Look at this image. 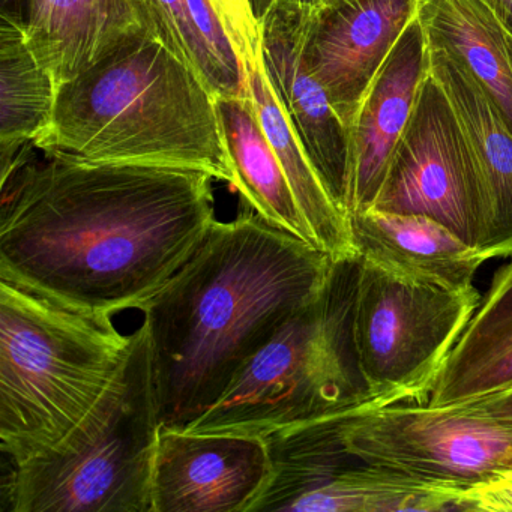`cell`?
<instances>
[{"instance_id": "cell-22", "label": "cell", "mask_w": 512, "mask_h": 512, "mask_svg": "<svg viewBox=\"0 0 512 512\" xmlns=\"http://www.w3.org/2000/svg\"><path fill=\"white\" fill-rule=\"evenodd\" d=\"M158 40L218 97L247 94L230 79L194 22L188 0H143Z\"/></svg>"}, {"instance_id": "cell-12", "label": "cell", "mask_w": 512, "mask_h": 512, "mask_svg": "<svg viewBox=\"0 0 512 512\" xmlns=\"http://www.w3.org/2000/svg\"><path fill=\"white\" fill-rule=\"evenodd\" d=\"M418 0H344L311 14L305 62L349 130Z\"/></svg>"}, {"instance_id": "cell-18", "label": "cell", "mask_w": 512, "mask_h": 512, "mask_svg": "<svg viewBox=\"0 0 512 512\" xmlns=\"http://www.w3.org/2000/svg\"><path fill=\"white\" fill-rule=\"evenodd\" d=\"M217 107L235 175L232 187L241 194L245 208L272 226L314 245L286 173L263 130L250 91L218 97Z\"/></svg>"}, {"instance_id": "cell-30", "label": "cell", "mask_w": 512, "mask_h": 512, "mask_svg": "<svg viewBox=\"0 0 512 512\" xmlns=\"http://www.w3.org/2000/svg\"><path fill=\"white\" fill-rule=\"evenodd\" d=\"M338 2H344V0H325V5H323V7H328V5L338 4Z\"/></svg>"}, {"instance_id": "cell-16", "label": "cell", "mask_w": 512, "mask_h": 512, "mask_svg": "<svg viewBox=\"0 0 512 512\" xmlns=\"http://www.w3.org/2000/svg\"><path fill=\"white\" fill-rule=\"evenodd\" d=\"M356 254L398 278L464 290L485 262L448 227L422 215L359 212L349 217Z\"/></svg>"}, {"instance_id": "cell-9", "label": "cell", "mask_w": 512, "mask_h": 512, "mask_svg": "<svg viewBox=\"0 0 512 512\" xmlns=\"http://www.w3.org/2000/svg\"><path fill=\"white\" fill-rule=\"evenodd\" d=\"M373 209L431 218L475 250L481 214L478 166L454 107L431 73L419 88Z\"/></svg>"}, {"instance_id": "cell-19", "label": "cell", "mask_w": 512, "mask_h": 512, "mask_svg": "<svg viewBox=\"0 0 512 512\" xmlns=\"http://www.w3.org/2000/svg\"><path fill=\"white\" fill-rule=\"evenodd\" d=\"M245 79L263 130L286 173L314 245L334 260L358 257L349 217L335 205L320 181L275 92L263 58L253 70L245 73Z\"/></svg>"}, {"instance_id": "cell-15", "label": "cell", "mask_w": 512, "mask_h": 512, "mask_svg": "<svg viewBox=\"0 0 512 512\" xmlns=\"http://www.w3.org/2000/svg\"><path fill=\"white\" fill-rule=\"evenodd\" d=\"M430 73L454 107L478 166L481 214L475 251L484 260L511 256L512 131L484 89L445 50L430 47Z\"/></svg>"}, {"instance_id": "cell-14", "label": "cell", "mask_w": 512, "mask_h": 512, "mask_svg": "<svg viewBox=\"0 0 512 512\" xmlns=\"http://www.w3.org/2000/svg\"><path fill=\"white\" fill-rule=\"evenodd\" d=\"M23 28L58 89L130 41L157 38L143 0H25Z\"/></svg>"}, {"instance_id": "cell-27", "label": "cell", "mask_w": 512, "mask_h": 512, "mask_svg": "<svg viewBox=\"0 0 512 512\" xmlns=\"http://www.w3.org/2000/svg\"><path fill=\"white\" fill-rule=\"evenodd\" d=\"M478 2L496 19L503 31L512 37V0H478Z\"/></svg>"}, {"instance_id": "cell-2", "label": "cell", "mask_w": 512, "mask_h": 512, "mask_svg": "<svg viewBox=\"0 0 512 512\" xmlns=\"http://www.w3.org/2000/svg\"><path fill=\"white\" fill-rule=\"evenodd\" d=\"M335 260L244 208L215 221L193 256L143 305L163 428L184 430L313 301Z\"/></svg>"}, {"instance_id": "cell-29", "label": "cell", "mask_w": 512, "mask_h": 512, "mask_svg": "<svg viewBox=\"0 0 512 512\" xmlns=\"http://www.w3.org/2000/svg\"><path fill=\"white\" fill-rule=\"evenodd\" d=\"M503 34H505L506 49H508L509 58H511V65H512V37H511V35L506 34L505 31H503Z\"/></svg>"}, {"instance_id": "cell-4", "label": "cell", "mask_w": 512, "mask_h": 512, "mask_svg": "<svg viewBox=\"0 0 512 512\" xmlns=\"http://www.w3.org/2000/svg\"><path fill=\"white\" fill-rule=\"evenodd\" d=\"M131 344L112 319L0 280V449L13 466L52 448L106 391Z\"/></svg>"}, {"instance_id": "cell-5", "label": "cell", "mask_w": 512, "mask_h": 512, "mask_svg": "<svg viewBox=\"0 0 512 512\" xmlns=\"http://www.w3.org/2000/svg\"><path fill=\"white\" fill-rule=\"evenodd\" d=\"M359 257L335 260L319 295L241 368L184 431L263 437L299 422L385 406L359 364L353 314Z\"/></svg>"}, {"instance_id": "cell-28", "label": "cell", "mask_w": 512, "mask_h": 512, "mask_svg": "<svg viewBox=\"0 0 512 512\" xmlns=\"http://www.w3.org/2000/svg\"><path fill=\"white\" fill-rule=\"evenodd\" d=\"M23 5L25 0H2V10L13 11L23 16Z\"/></svg>"}, {"instance_id": "cell-3", "label": "cell", "mask_w": 512, "mask_h": 512, "mask_svg": "<svg viewBox=\"0 0 512 512\" xmlns=\"http://www.w3.org/2000/svg\"><path fill=\"white\" fill-rule=\"evenodd\" d=\"M34 146L91 163L178 167L235 181L217 98L152 35L64 83Z\"/></svg>"}, {"instance_id": "cell-13", "label": "cell", "mask_w": 512, "mask_h": 512, "mask_svg": "<svg viewBox=\"0 0 512 512\" xmlns=\"http://www.w3.org/2000/svg\"><path fill=\"white\" fill-rule=\"evenodd\" d=\"M428 73L430 47L415 16L377 71L349 128V217L373 209Z\"/></svg>"}, {"instance_id": "cell-23", "label": "cell", "mask_w": 512, "mask_h": 512, "mask_svg": "<svg viewBox=\"0 0 512 512\" xmlns=\"http://www.w3.org/2000/svg\"><path fill=\"white\" fill-rule=\"evenodd\" d=\"M230 43L245 73L262 61V38L259 20L254 16L250 0H211Z\"/></svg>"}, {"instance_id": "cell-6", "label": "cell", "mask_w": 512, "mask_h": 512, "mask_svg": "<svg viewBox=\"0 0 512 512\" xmlns=\"http://www.w3.org/2000/svg\"><path fill=\"white\" fill-rule=\"evenodd\" d=\"M160 403L145 322L112 382L52 448L13 466L11 512H152Z\"/></svg>"}, {"instance_id": "cell-20", "label": "cell", "mask_w": 512, "mask_h": 512, "mask_svg": "<svg viewBox=\"0 0 512 512\" xmlns=\"http://www.w3.org/2000/svg\"><path fill=\"white\" fill-rule=\"evenodd\" d=\"M55 80L26 43L23 16L0 13V164L2 184L29 157L55 112Z\"/></svg>"}, {"instance_id": "cell-26", "label": "cell", "mask_w": 512, "mask_h": 512, "mask_svg": "<svg viewBox=\"0 0 512 512\" xmlns=\"http://www.w3.org/2000/svg\"><path fill=\"white\" fill-rule=\"evenodd\" d=\"M250 2L257 20L272 7H290L308 11H319L325 5V0H250Z\"/></svg>"}, {"instance_id": "cell-24", "label": "cell", "mask_w": 512, "mask_h": 512, "mask_svg": "<svg viewBox=\"0 0 512 512\" xmlns=\"http://www.w3.org/2000/svg\"><path fill=\"white\" fill-rule=\"evenodd\" d=\"M458 502L460 511L512 512V469L460 491Z\"/></svg>"}, {"instance_id": "cell-11", "label": "cell", "mask_w": 512, "mask_h": 512, "mask_svg": "<svg viewBox=\"0 0 512 512\" xmlns=\"http://www.w3.org/2000/svg\"><path fill=\"white\" fill-rule=\"evenodd\" d=\"M313 13L316 11L301 8H269L259 19L262 58L320 181L335 205L347 215L349 130L305 62L308 22Z\"/></svg>"}, {"instance_id": "cell-10", "label": "cell", "mask_w": 512, "mask_h": 512, "mask_svg": "<svg viewBox=\"0 0 512 512\" xmlns=\"http://www.w3.org/2000/svg\"><path fill=\"white\" fill-rule=\"evenodd\" d=\"M269 472L263 437L161 428L152 512H248Z\"/></svg>"}, {"instance_id": "cell-21", "label": "cell", "mask_w": 512, "mask_h": 512, "mask_svg": "<svg viewBox=\"0 0 512 512\" xmlns=\"http://www.w3.org/2000/svg\"><path fill=\"white\" fill-rule=\"evenodd\" d=\"M428 46L445 50L476 82L512 131V65L502 26L478 0H418Z\"/></svg>"}, {"instance_id": "cell-7", "label": "cell", "mask_w": 512, "mask_h": 512, "mask_svg": "<svg viewBox=\"0 0 512 512\" xmlns=\"http://www.w3.org/2000/svg\"><path fill=\"white\" fill-rule=\"evenodd\" d=\"M481 302L478 290L440 289L395 277L359 257L356 349L383 404H425L449 353Z\"/></svg>"}, {"instance_id": "cell-17", "label": "cell", "mask_w": 512, "mask_h": 512, "mask_svg": "<svg viewBox=\"0 0 512 512\" xmlns=\"http://www.w3.org/2000/svg\"><path fill=\"white\" fill-rule=\"evenodd\" d=\"M508 389H512V260L497 269L425 404L461 407Z\"/></svg>"}, {"instance_id": "cell-8", "label": "cell", "mask_w": 512, "mask_h": 512, "mask_svg": "<svg viewBox=\"0 0 512 512\" xmlns=\"http://www.w3.org/2000/svg\"><path fill=\"white\" fill-rule=\"evenodd\" d=\"M344 442L365 463L464 491L512 469V437L460 407L394 403L352 410Z\"/></svg>"}, {"instance_id": "cell-1", "label": "cell", "mask_w": 512, "mask_h": 512, "mask_svg": "<svg viewBox=\"0 0 512 512\" xmlns=\"http://www.w3.org/2000/svg\"><path fill=\"white\" fill-rule=\"evenodd\" d=\"M199 170L29 158L2 184L0 280L100 319L140 308L215 218Z\"/></svg>"}, {"instance_id": "cell-25", "label": "cell", "mask_w": 512, "mask_h": 512, "mask_svg": "<svg viewBox=\"0 0 512 512\" xmlns=\"http://www.w3.org/2000/svg\"><path fill=\"white\" fill-rule=\"evenodd\" d=\"M460 409L475 413V415L493 422L512 437V389L491 395V397L476 401V403L466 404Z\"/></svg>"}]
</instances>
